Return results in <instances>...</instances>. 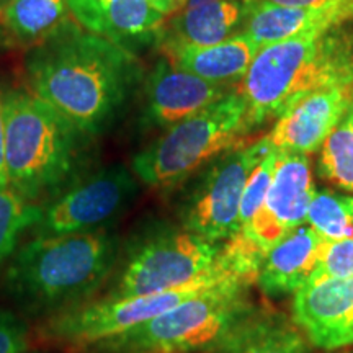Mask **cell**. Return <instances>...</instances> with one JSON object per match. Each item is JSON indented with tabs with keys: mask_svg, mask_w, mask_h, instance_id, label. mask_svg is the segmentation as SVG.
<instances>
[{
	"mask_svg": "<svg viewBox=\"0 0 353 353\" xmlns=\"http://www.w3.org/2000/svg\"><path fill=\"white\" fill-rule=\"evenodd\" d=\"M260 48L244 33L237 32L234 37L213 46L203 48H175L167 51V59L176 68L206 79V81L226 83L241 81L250 64L259 54Z\"/></svg>",
	"mask_w": 353,
	"mask_h": 353,
	"instance_id": "d6986e66",
	"label": "cell"
},
{
	"mask_svg": "<svg viewBox=\"0 0 353 353\" xmlns=\"http://www.w3.org/2000/svg\"><path fill=\"white\" fill-rule=\"evenodd\" d=\"M263 2L273 3L280 7H291V8H306V7H319L327 0H263Z\"/></svg>",
	"mask_w": 353,
	"mask_h": 353,
	"instance_id": "f1b7e54d",
	"label": "cell"
},
{
	"mask_svg": "<svg viewBox=\"0 0 353 353\" xmlns=\"http://www.w3.org/2000/svg\"><path fill=\"white\" fill-rule=\"evenodd\" d=\"M74 21L136 54L159 41L165 17L149 0H68Z\"/></svg>",
	"mask_w": 353,
	"mask_h": 353,
	"instance_id": "2e32d148",
	"label": "cell"
},
{
	"mask_svg": "<svg viewBox=\"0 0 353 353\" xmlns=\"http://www.w3.org/2000/svg\"><path fill=\"white\" fill-rule=\"evenodd\" d=\"M276 161L278 151L276 149H272V151L254 167V170L250 172L241 200L239 229L247 226V224L252 221L255 213L260 210V206L263 205L268 187H270L273 172H275Z\"/></svg>",
	"mask_w": 353,
	"mask_h": 353,
	"instance_id": "d4e9b609",
	"label": "cell"
},
{
	"mask_svg": "<svg viewBox=\"0 0 353 353\" xmlns=\"http://www.w3.org/2000/svg\"><path fill=\"white\" fill-rule=\"evenodd\" d=\"M8 187L26 201L54 198L76 175L85 136L32 92L2 95Z\"/></svg>",
	"mask_w": 353,
	"mask_h": 353,
	"instance_id": "277c9868",
	"label": "cell"
},
{
	"mask_svg": "<svg viewBox=\"0 0 353 353\" xmlns=\"http://www.w3.org/2000/svg\"><path fill=\"white\" fill-rule=\"evenodd\" d=\"M314 192L311 162L306 154L278 151L275 172L263 205L252 221L236 234L267 257L278 242L306 223Z\"/></svg>",
	"mask_w": 353,
	"mask_h": 353,
	"instance_id": "8fae6325",
	"label": "cell"
},
{
	"mask_svg": "<svg viewBox=\"0 0 353 353\" xmlns=\"http://www.w3.org/2000/svg\"><path fill=\"white\" fill-rule=\"evenodd\" d=\"M223 244L183 228L157 226L145 231L128 245L117 280L105 298H134L185 286L244 281L221 262Z\"/></svg>",
	"mask_w": 353,
	"mask_h": 353,
	"instance_id": "8992f818",
	"label": "cell"
},
{
	"mask_svg": "<svg viewBox=\"0 0 353 353\" xmlns=\"http://www.w3.org/2000/svg\"><path fill=\"white\" fill-rule=\"evenodd\" d=\"M211 353H309V345L294 322L257 309Z\"/></svg>",
	"mask_w": 353,
	"mask_h": 353,
	"instance_id": "ffe728a7",
	"label": "cell"
},
{
	"mask_svg": "<svg viewBox=\"0 0 353 353\" xmlns=\"http://www.w3.org/2000/svg\"><path fill=\"white\" fill-rule=\"evenodd\" d=\"M118 260L120 241L107 228L37 236L13 252L6 283L21 306L52 316L85 303Z\"/></svg>",
	"mask_w": 353,
	"mask_h": 353,
	"instance_id": "7a4b0ae2",
	"label": "cell"
},
{
	"mask_svg": "<svg viewBox=\"0 0 353 353\" xmlns=\"http://www.w3.org/2000/svg\"><path fill=\"white\" fill-rule=\"evenodd\" d=\"M144 90V123L169 128L226 95L228 85L206 81L176 68L169 59H161L149 74Z\"/></svg>",
	"mask_w": 353,
	"mask_h": 353,
	"instance_id": "5bb4252c",
	"label": "cell"
},
{
	"mask_svg": "<svg viewBox=\"0 0 353 353\" xmlns=\"http://www.w3.org/2000/svg\"><path fill=\"white\" fill-rule=\"evenodd\" d=\"M245 15L239 32L262 50L303 34L329 32L353 20V0H327L319 7L291 8L263 0H244Z\"/></svg>",
	"mask_w": 353,
	"mask_h": 353,
	"instance_id": "9a60e30c",
	"label": "cell"
},
{
	"mask_svg": "<svg viewBox=\"0 0 353 353\" xmlns=\"http://www.w3.org/2000/svg\"><path fill=\"white\" fill-rule=\"evenodd\" d=\"M70 19L68 0H12L0 10V25L8 38L26 50L41 43Z\"/></svg>",
	"mask_w": 353,
	"mask_h": 353,
	"instance_id": "44dd1931",
	"label": "cell"
},
{
	"mask_svg": "<svg viewBox=\"0 0 353 353\" xmlns=\"http://www.w3.org/2000/svg\"><path fill=\"white\" fill-rule=\"evenodd\" d=\"M43 206L26 201L10 187H0V265L17 250L21 234L37 226Z\"/></svg>",
	"mask_w": 353,
	"mask_h": 353,
	"instance_id": "cb8c5ba5",
	"label": "cell"
},
{
	"mask_svg": "<svg viewBox=\"0 0 353 353\" xmlns=\"http://www.w3.org/2000/svg\"><path fill=\"white\" fill-rule=\"evenodd\" d=\"M250 285L232 280L190 298L125 334L97 343L95 353H210L254 314ZM88 350V352H90Z\"/></svg>",
	"mask_w": 353,
	"mask_h": 353,
	"instance_id": "5b68a950",
	"label": "cell"
},
{
	"mask_svg": "<svg viewBox=\"0 0 353 353\" xmlns=\"http://www.w3.org/2000/svg\"><path fill=\"white\" fill-rule=\"evenodd\" d=\"M185 0H149V3L162 13V15L165 17H170L172 13H175L179 10L180 7H182V3Z\"/></svg>",
	"mask_w": 353,
	"mask_h": 353,
	"instance_id": "f546056e",
	"label": "cell"
},
{
	"mask_svg": "<svg viewBox=\"0 0 353 353\" xmlns=\"http://www.w3.org/2000/svg\"><path fill=\"white\" fill-rule=\"evenodd\" d=\"M245 15L244 0H185L165 19L159 41L164 50L213 46L236 34Z\"/></svg>",
	"mask_w": 353,
	"mask_h": 353,
	"instance_id": "e0dca14e",
	"label": "cell"
},
{
	"mask_svg": "<svg viewBox=\"0 0 353 353\" xmlns=\"http://www.w3.org/2000/svg\"><path fill=\"white\" fill-rule=\"evenodd\" d=\"M353 275V237L339 241H324L321 245L319 265L309 281L325 278H345Z\"/></svg>",
	"mask_w": 353,
	"mask_h": 353,
	"instance_id": "484cf974",
	"label": "cell"
},
{
	"mask_svg": "<svg viewBox=\"0 0 353 353\" xmlns=\"http://www.w3.org/2000/svg\"><path fill=\"white\" fill-rule=\"evenodd\" d=\"M317 172L324 180L353 193V103L322 143Z\"/></svg>",
	"mask_w": 353,
	"mask_h": 353,
	"instance_id": "7402d4cb",
	"label": "cell"
},
{
	"mask_svg": "<svg viewBox=\"0 0 353 353\" xmlns=\"http://www.w3.org/2000/svg\"><path fill=\"white\" fill-rule=\"evenodd\" d=\"M0 187H8V175L6 165V120H3L2 97H0Z\"/></svg>",
	"mask_w": 353,
	"mask_h": 353,
	"instance_id": "83f0119b",
	"label": "cell"
},
{
	"mask_svg": "<svg viewBox=\"0 0 353 353\" xmlns=\"http://www.w3.org/2000/svg\"><path fill=\"white\" fill-rule=\"evenodd\" d=\"M263 136L250 145L234 148L203 167L201 175L180 206V219L187 231L210 242L223 244L239 231V210L250 172L272 151Z\"/></svg>",
	"mask_w": 353,
	"mask_h": 353,
	"instance_id": "ba28073f",
	"label": "cell"
},
{
	"mask_svg": "<svg viewBox=\"0 0 353 353\" xmlns=\"http://www.w3.org/2000/svg\"><path fill=\"white\" fill-rule=\"evenodd\" d=\"M322 239L307 224L291 231L263 259L257 283L267 296L296 293L319 265Z\"/></svg>",
	"mask_w": 353,
	"mask_h": 353,
	"instance_id": "ac0fdd59",
	"label": "cell"
},
{
	"mask_svg": "<svg viewBox=\"0 0 353 353\" xmlns=\"http://www.w3.org/2000/svg\"><path fill=\"white\" fill-rule=\"evenodd\" d=\"M306 224L324 241L353 237V196L332 190L314 192L307 208Z\"/></svg>",
	"mask_w": 353,
	"mask_h": 353,
	"instance_id": "603a6c76",
	"label": "cell"
},
{
	"mask_svg": "<svg viewBox=\"0 0 353 353\" xmlns=\"http://www.w3.org/2000/svg\"><path fill=\"white\" fill-rule=\"evenodd\" d=\"M339 83H353V38L341 26L262 48L237 92L255 126L278 118L304 97Z\"/></svg>",
	"mask_w": 353,
	"mask_h": 353,
	"instance_id": "3957f363",
	"label": "cell"
},
{
	"mask_svg": "<svg viewBox=\"0 0 353 353\" xmlns=\"http://www.w3.org/2000/svg\"><path fill=\"white\" fill-rule=\"evenodd\" d=\"M252 128L239 92H228L182 121L167 128L132 159V174L152 188L182 183L221 154L239 148Z\"/></svg>",
	"mask_w": 353,
	"mask_h": 353,
	"instance_id": "52a82bcc",
	"label": "cell"
},
{
	"mask_svg": "<svg viewBox=\"0 0 353 353\" xmlns=\"http://www.w3.org/2000/svg\"><path fill=\"white\" fill-rule=\"evenodd\" d=\"M293 322L322 350L353 345V275L303 285L294 293Z\"/></svg>",
	"mask_w": 353,
	"mask_h": 353,
	"instance_id": "7c38bea8",
	"label": "cell"
},
{
	"mask_svg": "<svg viewBox=\"0 0 353 353\" xmlns=\"http://www.w3.org/2000/svg\"><path fill=\"white\" fill-rule=\"evenodd\" d=\"M30 329L25 319L0 309V353H25Z\"/></svg>",
	"mask_w": 353,
	"mask_h": 353,
	"instance_id": "4316f807",
	"label": "cell"
},
{
	"mask_svg": "<svg viewBox=\"0 0 353 353\" xmlns=\"http://www.w3.org/2000/svg\"><path fill=\"white\" fill-rule=\"evenodd\" d=\"M353 103V83L325 87L304 97L278 117L268 138L276 151L309 154L341 123Z\"/></svg>",
	"mask_w": 353,
	"mask_h": 353,
	"instance_id": "4fadbf2b",
	"label": "cell"
},
{
	"mask_svg": "<svg viewBox=\"0 0 353 353\" xmlns=\"http://www.w3.org/2000/svg\"><path fill=\"white\" fill-rule=\"evenodd\" d=\"M138 193L134 174L123 164H113L65 187L44 206L38 236L85 232L107 228Z\"/></svg>",
	"mask_w": 353,
	"mask_h": 353,
	"instance_id": "30bf717a",
	"label": "cell"
},
{
	"mask_svg": "<svg viewBox=\"0 0 353 353\" xmlns=\"http://www.w3.org/2000/svg\"><path fill=\"white\" fill-rule=\"evenodd\" d=\"M26 83L83 136L117 120L139 79L136 54L69 21L26 50Z\"/></svg>",
	"mask_w": 353,
	"mask_h": 353,
	"instance_id": "6da1fadb",
	"label": "cell"
},
{
	"mask_svg": "<svg viewBox=\"0 0 353 353\" xmlns=\"http://www.w3.org/2000/svg\"><path fill=\"white\" fill-rule=\"evenodd\" d=\"M214 286H185L145 296L103 298L101 301L82 303L52 314L39 329V337L50 345L88 352L97 343L138 327Z\"/></svg>",
	"mask_w": 353,
	"mask_h": 353,
	"instance_id": "9c48e42d",
	"label": "cell"
},
{
	"mask_svg": "<svg viewBox=\"0 0 353 353\" xmlns=\"http://www.w3.org/2000/svg\"><path fill=\"white\" fill-rule=\"evenodd\" d=\"M8 2H12V0H0V10H2V8L6 7Z\"/></svg>",
	"mask_w": 353,
	"mask_h": 353,
	"instance_id": "4dcf8cb0",
	"label": "cell"
}]
</instances>
